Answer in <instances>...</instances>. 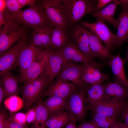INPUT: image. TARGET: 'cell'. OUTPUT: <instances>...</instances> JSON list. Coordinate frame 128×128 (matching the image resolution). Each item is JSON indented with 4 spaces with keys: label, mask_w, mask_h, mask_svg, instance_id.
I'll list each match as a JSON object with an SVG mask.
<instances>
[{
    "label": "cell",
    "mask_w": 128,
    "mask_h": 128,
    "mask_svg": "<svg viewBox=\"0 0 128 128\" xmlns=\"http://www.w3.org/2000/svg\"><path fill=\"white\" fill-rule=\"evenodd\" d=\"M50 25L66 31L68 21L62 0H45L41 3Z\"/></svg>",
    "instance_id": "obj_1"
},
{
    "label": "cell",
    "mask_w": 128,
    "mask_h": 128,
    "mask_svg": "<svg viewBox=\"0 0 128 128\" xmlns=\"http://www.w3.org/2000/svg\"><path fill=\"white\" fill-rule=\"evenodd\" d=\"M20 24L33 28L48 25L49 23L41 6L35 4L12 15Z\"/></svg>",
    "instance_id": "obj_2"
},
{
    "label": "cell",
    "mask_w": 128,
    "mask_h": 128,
    "mask_svg": "<svg viewBox=\"0 0 128 128\" xmlns=\"http://www.w3.org/2000/svg\"><path fill=\"white\" fill-rule=\"evenodd\" d=\"M62 3L68 21L76 23L87 14L98 11L96 5L87 0H63Z\"/></svg>",
    "instance_id": "obj_3"
},
{
    "label": "cell",
    "mask_w": 128,
    "mask_h": 128,
    "mask_svg": "<svg viewBox=\"0 0 128 128\" xmlns=\"http://www.w3.org/2000/svg\"><path fill=\"white\" fill-rule=\"evenodd\" d=\"M85 93L77 88L66 99L64 110L71 120L75 122L84 121L86 114Z\"/></svg>",
    "instance_id": "obj_4"
},
{
    "label": "cell",
    "mask_w": 128,
    "mask_h": 128,
    "mask_svg": "<svg viewBox=\"0 0 128 128\" xmlns=\"http://www.w3.org/2000/svg\"><path fill=\"white\" fill-rule=\"evenodd\" d=\"M50 84L42 74L37 78L25 83L22 91V98L25 108L29 109L46 88Z\"/></svg>",
    "instance_id": "obj_5"
},
{
    "label": "cell",
    "mask_w": 128,
    "mask_h": 128,
    "mask_svg": "<svg viewBox=\"0 0 128 128\" xmlns=\"http://www.w3.org/2000/svg\"><path fill=\"white\" fill-rule=\"evenodd\" d=\"M94 23L86 22H81L82 26L90 30L92 33L104 44L105 47L110 52L116 47L117 37L109 29L105 22L97 19Z\"/></svg>",
    "instance_id": "obj_6"
},
{
    "label": "cell",
    "mask_w": 128,
    "mask_h": 128,
    "mask_svg": "<svg viewBox=\"0 0 128 128\" xmlns=\"http://www.w3.org/2000/svg\"><path fill=\"white\" fill-rule=\"evenodd\" d=\"M82 80L86 90L93 84L103 83L109 78L101 71L102 65L97 62L94 59L83 64Z\"/></svg>",
    "instance_id": "obj_7"
},
{
    "label": "cell",
    "mask_w": 128,
    "mask_h": 128,
    "mask_svg": "<svg viewBox=\"0 0 128 128\" xmlns=\"http://www.w3.org/2000/svg\"><path fill=\"white\" fill-rule=\"evenodd\" d=\"M43 48L26 43L20 50L16 64L19 67L20 78L23 75L27 69L44 50Z\"/></svg>",
    "instance_id": "obj_8"
},
{
    "label": "cell",
    "mask_w": 128,
    "mask_h": 128,
    "mask_svg": "<svg viewBox=\"0 0 128 128\" xmlns=\"http://www.w3.org/2000/svg\"><path fill=\"white\" fill-rule=\"evenodd\" d=\"M83 64L65 63L56 77L73 82L79 89L85 91V88L82 80Z\"/></svg>",
    "instance_id": "obj_9"
},
{
    "label": "cell",
    "mask_w": 128,
    "mask_h": 128,
    "mask_svg": "<svg viewBox=\"0 0 128 128\" xmlns=\"http://www.w3.org/2000/svg\"><path fill=\"white\" fill-rule=\"evenodd\" d=\"M77 88L74 84L56 77L55 80L41 95L43 97L55 96L67 98Z\"/></svg>",
    "instance_id": "obj_10"
},
{
    "label": "cell",
    "mask_w": 128,
    "mask_h": 128,
    "mask_svg": "<svg viewBox=\"0 0 128 128\" xmlns=\"http://www.w3.org/2000/svg\"><path fill=\"white\" fill-rule=\"evenodd\" d=\"M65 63L62 56L57 51L50 50L42 73L41 74L51 83L59 73Z\"/></svg>",
    "instance_id": "obj_11"
},
{
    "label": "cell",
    "mask_w": 128,
    "mask_h": 128,
    "mask_svg": "<svg viewBox=\"0 0 128 128\" xmlns=\"http://www.w3.org/2000/svg\"><path fill=\"white\" fill-rule=\"evenodd\" d=\"M27 38L26 37H24L8 50L0 55V75L9 71L16 64L19 53L26 43Z\"/></svg>",
    "instance_id": "obj_12"
},
{
    "label": "cell",
    "mask_w": 128,
    "mask_h": 128,
    "mask_svg": "<svg viewBox=\"0 0 128 128\" xmlns=\"http://www.w3.org/2000/svg\"><path fill=\"white\" fill-rule=\"evenodd\" d=\"M128 100V90L115 82L105 84L102 101L117 103L125 102Z\"/></svg>",
    "instance_id": "obj_13"
},
{
    "label": "cell",
    "mask_w": 128,
    "mask_h": 128,
    "mask_svg": "<svg viewBox=\"0 0 128 128\" xmlns=\"http://www.w3.org/2000/svg\"><path fill=\"white\" fill-rule=\"evenodd\" d=\"M50 49L47 47L27 69L19 81L26 83L37 78L42 73Z\"/></svg>",
    "instance_id": "obj_14"
},
{
    "label": "cell",
    "mask_w": 128,
    "mask_h": 128,
    "mask_svg": "<svg viewBox=\"0 0 128 128\" xmlns=\"http://www.w3.org/2000/svg\"><path fill=\"white\" fill-rule=\"evenodd\" d=\"M57 51L61 55L65 63H86L95 58L89 57L83 53L78 49L76 44L69 42L63 47Z\"/></svg>",
    "instance_id": "obj_15"
},
{
    "label": "cell",
    "mask_w": 128,
    "mask_h": 128,
    "mask_svg": "<svg viewBox=\"0 0 128 128\" xmlns=\"http://www.w3.org/2000/svg\"><path fill=\"white\" fill-rule=\"evenodd\" d=\"M125 63L119 53L113 55L107 62L114 74L115 82L128 90V80L124 69Z\"/></svg>",
    "instance_id": "obj_16"
},
{
    "label": "cell",
    "mask_w": 128,
    "mask_h": 128,
    "mask_svg": "<svg viewBox=\"0 0 128 128\" xmlns=\"http://www.w3.org/2000/svg\"><path fill=\"white\" fill-rule=\"evenodd\" d=\"M25 35V29L20 27L11 30H0V55L26 37Z\"/></svg>",
    "instance_id": "obj_17"
},
{
    "label": "cell",
    "mask_w": 128,
    "mask_h": 128,
    "mask_svg": "<svg viewBox=\"0 0 128 128\" xmlns=\"http://www.w3.org/2000/svg\"><path fill=\"white\" fill-rule=\"evenodd\" d=\"M73 37L74 43L81 52L89 57L95 58L90 48L87 30L76 23L73 34Z\"/></svg>",
    "instance_id": "obj_18"
},
{
    "label": "cell",
    "mask_w": 128,
    "mask_h": 128,
    "mask_svg": "<svg viewBox=\"0 0 128 128\" xmlns=\"http://www.w3.org/2000/svg\"><path fill=\"white\" fill-rule=\"evenodd\" d=\"M126 102L113 103L102 101L93 106H86L87 110H91L92 113H97L108 117L117 118Z\"/></svg>",
    "instance_id": "obj_19"
},
{
    "label": "cell",
    "mask_w": 128,
    "mask_h": 128,
    "mask_svg": "<svg viewBox=\"0 0 128 128\" xmlns=\"http://www.w3.org/2000/svg\"><path fill=\"white\" fill-rule=\"evenodd\" d=\"M121 7L122 10L117 18L116 47L120 46L125 42H128V6Z\"/></svg>",
    "instance_id": "obj_20"
},
{
    "label": "cell",
    "mask_w": 128,
    "mask_h": 128,
    "mask_svg": "<svg viewBox=\"0 0 128 128\" xmlns=\"http://www.w3.org/2000/svg\"><path fill=\"white\" fill-rule=\"evenodd\" d=\"M105 84H96L88 87L85 91V102L87 106L96 105L102 101L104 95Z\"/></svg>",
    "instance_id": "obj_21"
},
{
    "label": "cell",
    "mask_w": 128,
    "mask_h": 128,
    "mask_svg": "<svg viewBox=\"0 0 128 128\" xmlns=\"http://www.w3.org/2000/svg\"><path fill=\"white\" fill-rule=\"evenodd\" d=\"M0 76V85L5 92L6 98L16 95L19 91V79L9 71L4 73Z\"/></svg>",
    "instance_id": "obj_22"
},
{
    "label": "cell",
    "mask_w": 128,
    "mask_h": 128,
    "mask_svg": "<svg viewBox=\"0 0 128 128\" xmlns=\"http://www.w3.org/2000/svg\"><path fill=\"white\" fill-rule=\"evenodd\" d=\"M91 50L95 57L105 60L111 59L113 55L95 36L88 30Z\"/></svg>",
    "instance_id": "obj_23"
},
{
    "label": "cell",
    "mask_w": 128,
    "mask_h": 128,
    "mask_svg": "<svg viewBox=\"0 0 128 128\" xmlns=\"http://www.w3.org/2000/svg\"><path fill=\"white\" fill-rule=\"evenodd\" d=\"M117 5L111 2L102 9L90 13L97 19L101 20L105 22L112 25L115 28H117L119 22L117 18H114V14Z\"/></svg>",
    "instance_id": "obj_24"
},
{
    "label": "cell",
    "mask_w": 128,
    "mask_h": 128,
    "mask_svg": "<svg viewBox=\"0 0 128 128\" xmlns=\"http://www.w3.org/2000/svg\"><path fill=\"white\" fill-rule=\"evenodd\" d=\"M71 120L68 113L63 110L49 114L46 126L47 128H62Z\"/></svg>",
    "instance_id": "obj_25"
},
{
    "label": "cell",
    "mask_w": 128,
    "mask_h": 128,
    "mask_svg": "<svg viewBox=\"0 0 128 128\" xmlns=\"http://www.w3.org/2000/svg\"><path fill=\"white\" fill-rule=\"evenodd\" d=\"M66 31L61 28L52 27L50 46L56 49H60L69 42Z\"/></svg>",
    "instance_id": "obj_26"
},
{
    "label": "cell",
    "mask_w": 128,
    "mask_h": 128,
    "mask_svg": "<svg viewBox=\"0 0 128 128\" xmlns=\"http://www.w3.org/2000/svg\"><path fill=\"white\" fill-rule=\"evenodd\" d=\"M66 99L55 96H49L47 99L43 101V103L49 115L64 110Z\"/></svg>",
    "instance_id": "obj_27"
},
{
    "label": "cell",
    "mask_w": 128,
    "mask_h": 128,
    "mask_svg": "<svg viewBox=\"0 0 128 128\" xmlns=\"http://www.w3.org/2000/svg\"><path fill=\"white\" fill-rule=\"evenodd\" d=\"M49 115L48 111L43 104V101L39 98L36 106V116L32 128H47L46 123Z\"/></svg>",
    "instance_id": "obj_28"
},
{
    "label": "cell",
    "mask_w": 128,
    "mask_h": 128,
    "mask_svg": "<svg viewBox=\"0 0 128 128\" xmlns=\"http://www.w3.org/2000/svg\"><path fill=\"white\" fill-rule=\"evenodd\" d=\"M20 23L5 9L0 12V30L7 31L20 27Z\"/></svg>",
    "instance_id": "obj_29"
},
{
    "label": "cell",
    "mask_w": 128,
    "mask_h": 128,
    "mask_svg": "<svg viewBox=\"0 0 128 128\" xmlns=\"http://www.w3.org/2000/svg\"><path fill=\"white\" fill-rule=\"evenodd\" d=\"M116 118L97 113H93L90 122L99 128H111L117 122Z\"/></svg>",
    "instance_id": "obj_30"
},
{
    "label": "cell",
    "mask_w": 128,
    "mask_h": 128,
    "mask_svg": "<svg viewBox=\"0 0 128 128\" xmlns=\"http://www.w3.org/2000/svg\"><path fill=\"white\" fill-rule=\"evenodd\" d=\"M5 107L10 111L15 112L20 110L24 105L23 100L17 95L7 98L4 101Z\"/></svg>",
    "instance_id": "obj_31"
},
{
    "label": "cell",
    "mask_w": 128,
    "mask_h": 128,
    "mask_svg": "<svg viewBox=\"0 0 128 128\" xmlns=\"http://www.w3.org/2000/svg\"><path fill=\"white\" fill-rule=\"evenodd\" d=\"M5 9L11 15L17 13L23 7L17 0H6Z\"/></svg>",
    "instance_id": "obj_32"
},
{
    "label": "cell",
    "mask_w": 128,
    "mask_h": 128,
    "mask_svg": "<svg viewBox=\"0 0 128 128\" xmlns=\"http://www.w3.org/2000/svg\"><path fill=\"white\" fill-rule=\"evenodd\" d=\"M52 27L50 25L42 26L41 31L42 47H48L50 46Z\"/></svg>",
    "instance_id": "obj_33"
},
{
    "label": "cell",
    "mask_w": 128,
    "mask_h": 128,
    "mask_svg": "<svg viewBox=\"0 0 128 128\" xmlns=\"http://www.w3.org/2000/svg\"><path fill=\"white\" fill-rule=\"evenodd\" d=\"M42 26L33 28L34 30L32 36V39L31 43L36 46H41L42 47L41 31Z\"/></svg>",
    "instance_id": "obj_34"
},
{
    "label": "cell",
    "mask_w": 128,
    "mask_h": 128,
    "mask_svg": "<svg viewBox=\"0 0 128 128\" xmlns=\"http://www.w3.org/2000/svg\"><path fill=\"white\" fill-rule=\"evenodd\" d=\"M118 117L128 126V100L121 108Z\"/></svg>",
    "instance_id": "obj_35"
},
{
    "label": "cell",
    "mask_w": 128,
    "mask_h": 128,
    "mask_svg": "<svg viewBox=\"0 0 128 128\" xmlns=\"http://www.w3.org/2000/svg\"><path fill=\"white\" fill-rule=\"evenodd\" d=\"M13 122L19 124L25 125L27 123L26 114L22 112H19L15 114L13 118Z\"/></svg>",
    "instance_id": "obj_36"
},
{
    "label": "cell",
    "mask_w": 128,
    "mask_h": 128,
    "mask_svg": "<svg viewBox=\"0 0 128 128\" xmlns=\"http://www.w3.org/2000/svg\"><path fill=\"white\" fill-rule=\"evenodd\" d=\"M26 114L27 123H33L35 120L36 116V107L29 109Z\"/></svg>",
    "instance_id": "obj_37"
},
{
    "label": "cell",
    "mask_w": 128,
    "mask_h": 128,
    "mask_svg": "<svg viewBox=\"0 0 128 128\" xmlns=\"http://www.w3.org/2000/svg\"><path fill=\"white\" fill-rule=\"evenodd\" d=\"M10 123L7 119L5 113H0V128H9Z\"/></svg>",
    "instance_id": "obj_38"
},
{
    "label": "cell",
    "mask_w": 128,
    "mask_h": 128,
    "mask_svg": "<svg viewBox=\"0 0 128 128\" xmlns=\"http://www.w3.org/2000/svg\"><path fill=\"white\" fill-rule=\"evenodd\" d=\"M111 0H99L98 1L96 8L98 10L102 9L107 4L111 2Z\"/></svg>",
    "instance_id": "obj_39"
},
{
    "label": "cell",
    "mask_w": 128,
    "mask_h": 128,
    "mask_svg": "<svg viewBox=\"0 0 128 128\" xmlns=\"http://www.w3.org/2000/svg\"><path fill=\"white\" fill-rule=\"evenodd\" d=\"M76 128H99L93 124L89 123L83 122L77 126Z\"/></svg>",
    "instance_id": "obj_40"
},
{
    "label": "cell",
    "mask_w": 128,
    "mask_h": 128,
    "mask_svg": "<svg viewBox=\"0 0 128 128\" xmlns=\"http://www.w3.org/2000/svg\"><path fill=\"white\" fill-rule=\"evenodd\" d=\"M17 0L23 7L28 5L32 6L35 4V0Z\"/></svg>",
    "instance_id": "obj_41"
},
{
    "label": "cell",
    "mask_w": 128,
    "mask_h": 128,
    "mask_svg": "<svg viewBox=\"0 0 128 128\" xmlns=\"http://www.w3.org/2000/svg\"><path fill=\"white\" fill-rule=\"evenodd\" d=\"M111 2L117 5H120L121 7L128 6V0H114Z\"/></svg>",
    "instance_id": "obj_42"
},
{
    "label": "cell",
    "mask_w": 128,
    "mask_h": 128,
    "mask_svg": "<svg viewBox=\"0 0 128 128\" xmlns=\"http://www.w3.org/2000/svg\"><path fill=\"white\" fill-rule=\"evenodd\" d=\"M111 128H128V126L124 123H122L118 121Z\"/></svg>",
    "instance_id": "obj_43"
},
{
    "label": "cell",
    "mask_w": 128,
    "mask_h": 128,
    "mask_svg": "<svg viewBox=\"0 0 128 128\" xmlns=\"http://www.w3.org/2000/svg\"><path fill=\"white\" fill-rule=\"evenodd\" d=\"M5 98H6L5 92L2 87L0 86V104H1Z\"/></svg>",
    "instance_id": "obj_44"
},
{
    "label": "cell",
    "mask_w": 128,
    "mask_h": 128,
    "mask_svg": "<svg viewBox=\"0 0 128 128\" xmlns=\"http://www.w3.org/2000/svg\"><path fill=\"white\" fill-rule=\"evenodd\" d=\"M9 128H26L25 125L19 124L14 122L10 123Z\"/></svg>",
    "instance_id": "obj_45"
},
{
    "label": "cell",
    "mask_w": 128,
    "mask_h": 128,
    "mask_svg": "<svg viewBox=\"0 0 128 128\" xmlns=\"http://www.w3.org/2000/svg\"><path fill=\"white\" fill-rule=\"evenodd\" d=\"M76 122L71 120L65 128H76Z\"/></svg>",
    "instance_id": "obj_46"
},
{
    "label": "cell",
    "mask_w": 128,
    "mask_h": 128,
    "mask_svg": "<svg viewBox=\"0 0 128 128\" xmlns=\"http://www.w3.org/2000/svg\"><path fill=\"white\" fill-rule=\"evenodd\" d=\"M5 0H0V12L2 11L5 9Z\"/></svg>",
    "instance_id": "obj_47"
},
{
    "label": "cell",
    "mask_w": 128,
    "mask_h": 128,
    "mask_svg": "<svg viewBox=\"0 0 128 128\" xmlns=\"http://www.w3.org/2000/svg\"><path fill=\"white\" fill-rule=\"evenodd\" d=\"M124 61L125 63L128 61V46L127 48V50L126 55L125 58L124 60Z\"/></svg>",
    "instance_id": "obj_48"
},
{
    "label": "cell",
    "mask_w": 128,
    "mask_h": 128,
    "mask_svg": "<svg viewBox=\"0 0 128 128\" xmlns=\"http://www.w3.org/2000/svg\"></svg>",
    "instance_id": "obj_49"
}]
</instances>
